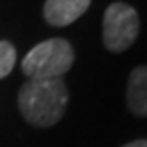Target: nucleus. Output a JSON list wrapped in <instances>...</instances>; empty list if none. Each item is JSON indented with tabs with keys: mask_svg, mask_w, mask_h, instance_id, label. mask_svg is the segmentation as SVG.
<instances>
[{
	"mask_svg": "<svg viewBox=\"0 0 147 147\" xmlns=\"http://www.w3.org/2000/svg\"><path fill=\"white\" fill-rule=\"evenodd\" d=\"M67 98L62 80H28L18 92V107L27 122L50 128L62 119Z\"/></svg>",
	"mask_w": 147,
	"mask_h": 147,
	"instance_id": "nucleus-1",
	"label": "nucleus"
},
{
	"mask_svg": "<svg viewBox=\"0 0 147 147\" xmlns=\"http://www.w3.org/2000/svg\"><path fill=\"white\" fill-rule=\"evenodd\" d=\"M75 62V51L62 37L36 45L22 60V69L30 80H60Z\"/></svg>",
	"mask_w": 147,
	"mask_h": 147,
	"instance_id": "nucleus-2",
	"label": "nucleus"
},
{
	"mask_svg": "<svg viewBox=\"0 0 147 147\" xmlns=\"http://www.w3.org/2000/svg\"><path fill=\"white\" fill-rule=\"evenodd\" d=\"M140 32V18L136 11L124 4L113 2L107 7L103 18V43L110 51L121 53L128 50Z\"/></svg>",
	"mask_w": 147,
	"mask_h": 147,
	"instance_id": "nucleus-3",
	"label": "nucleus"
},
{
	"mask_svg": "<svg viewBox=\"0 0 147 147\" xmlns=\"http://www.w3.org/2000/svg\"><path fill=\"white\" fill-rule=\"evenodd\" d=\"M90 0H46L45 20L53 27H67L89 9Z\"/></svg>",
	"mask_w": 147,
	"mask_h": 147,
	"instance_id": "nucleus-4",
	"label": "nucleus"
},
{
	"mask_svg": "<svg viewBox=\"0 0 147 147\" xmlns=\"http://www.w3.org/2000/svg\"><path fill=\"white\" fill-rule=\"evenodd\" d=\"M126 103L133 115L147 117V66H138L128 78Z\"/></svg>",
	"mask_w": 147,
	"mask_h": 147,
	"instance_id": "nucleus-5",
	"label": "nucleus"
},
{
	"mask_svg": "<svg viewBox=\"0 0 147 147\" xmlns=\"http://www.w3.org/2000/svg\"><path fill=\"white\" fill-rule=\"evenodd\" d=\"M16 64V50L9 41H0V80L5 78Z\"/></svg>",
	"mask_w": 147,
	"mask_h": 147,
	"instance_id": "nucleus-6",
	"label": "nucleus"
},
{
	"mask_svg": "<svg viewBox=\"0 0 147 147\" xmlns=\"http://www.w3.org/2000/svg\"><path fill=\"white\" fill-rule=\"evenodd\" d=\"M122 147H147V140H135L131 144H126Z\"/></svg>",
	"mask_w": 147,
	"mask_h": 147,
	"instance_id": "nucleus-7",
	"label": "nucleus"
}]
</instances>
